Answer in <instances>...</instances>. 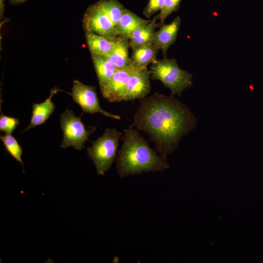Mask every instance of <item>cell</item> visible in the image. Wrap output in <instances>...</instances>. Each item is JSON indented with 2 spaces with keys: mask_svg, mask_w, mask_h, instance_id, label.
<instances>
[{
  "mask_svg": "<svg viewBox=\"0 0 263 263\" xmlns=\"http://www.w3.org/2000/svg\"><path fill=\"white\" fill-rule=\"evenodd\" d=\"M182 0H165L159 14L154 18L159 20L160 27L164 24L165 20L172 13L178 10Z\"/></svg>",
  "mask_w": 263,
  "mask_h": 263,
  "instance_id": "obj_20",
  "label": "cell"
},
{
  "mask_svg": "<svg viewBox=\"0 0 263 263\" xmlns=\"http://www.w3.org/2000/svg\"><path fill=\"white\" fill-rule=\"evenodd\" d=\"M154 17L147 24L138 28L131 35L129 39L130 47L134 45L152 44L155 29L160 26Z\"/></svg>",
  "mask_w": 263,
  "mask_h": 263,
  "instance_id": "obj_17",
  "label": "cell"
},
{
  "mask_svg": "<svg viewBox=\"0 0 263 263\" xmlns=\"http://www.w3.org/2000/svg\"><path fill=\"white\" fill-rule=\"evenodd\" d=\"M82 22L85 31L92 32L110 38L119 36L115 26L97 1L87 8Z\"/></svg>",
  "mask_w": 263,
  "mask_h": 263,
  "instance_id": "obj_7",
  "label": "cell"
},
{
  "mask_svg": "<svg viewBox=\"0 0 263 263\" xmlns=\"http://www.w3.org/2000/svg\"><path fill=\"white\" fill-rule=\"evenodd\" d=\"M0 139L2 142L6 151L18 162H19L23 168L21 156L22 150L17 139L11 134L1 135Z\"/></svg>",
  "mask_w": 263,
  "mask_h": 263,
  "instance_id": "obj_19",
  "label": "cell"
},
{
  "mask_svg": "<svg viewBox=\"0 0 263 263\" xmlns=\"http://www.w3.org/2000/svg\"><path fill=\"white\" fill-rule=\"evenodd\" d=\"M19 124V119L3 114L0 109V131L6 134H11Z\"/></svg>",
  "mask_w": 263,
  "mask_h": 263,
  "instance_id": "obj_21",
  "label": "cell"
},
{
  "mask_svg": "<svg viewBox=\"0 0 263 263\" xmlns=\"http://www.w3.org/2000/svg\"><path fill=\"white\" fill-rule=\"evenodd\" d=\"M91 57L101 90L108 84L118 68L105 56L92 53Z\"/></svg>",
  "mask_w": 263,
  "mask_h": 263,
  "instance_id": "obj_13",
  "label": "cell"
},
{
  "mask_svg": "<svg viewBox=\"0 0 263 263\" xmlns=\"http://www.w3.org/2000/svg\"><path fill=\"white\" fill-rule=\"evenodd\" d=\"M131 60L138 66L147 67L156 59L158 49L152 44L132 46Z\"/></svg>",
  "mask_w": 263,
  "mask_h": 263,
  "instance_id": "obj_16",
  "label": "cell"
},
{
  "mask_svg": "<svg viewBox=\"0 0 263 263\" xmlns=\"http://www.w3.org/2000/svg\"><path fill=\"white\" fill-rule=\"evenodd\" d=\"M150 73L151 78L160 80L170 90L171 95L180 96L185 89L193 84L192 75L181 69L173 58L156 59L152 63Z\"/></svg>",
  "mask_w": 263,
  "mask_h": 263,
  "instance_id": "obj_3",
  "label": "cell"
},
{
  "mask_svg": "<svg viewBox=\"0 0 263 263\" xmlns=\"http://www.w3.org/2000/svg\"><path fill=\"white\" fill-rule=\"evenodd\" d=\"M11 4L17 5L19 3H23L27 0H8Z\"/></svg>",
  "mask_w": 263,
  "mask_h": 263,
  "instance_id": "obj_23",
  "label": "cell"
},
{
  "mask_svg": "<svg viewBox=\"0 0 263 263\" xmlns=\"http://www.w3.org/2000/svg\"><path fill=\"white\" fill-rule=\"evenodd\" d=\"M69 94L83 112L90 114L100 113L105 116L116 120L121 118L119 115L110 113L101 107L94 86L84 84L75 79L73 81L72 92Z\"/></svg>",
  "mask_w": 263,
  "mask_h": 263,
  "instance_id": "obj_6",
  "label": "cell"
},
{
  "mask_svg": "<svg viewBox=\"0 0 263 263\" xmlns=\"http://www.w3.org/2000/svg\"><path fill=\"white\" fill-rule=\"evenodd\" d=\"M130 47L128 39L117 37L112 51L106 56L117 68L127 67L132 63L129 56Z\"/></svg>",
  "mask_w": 263,
  "mask_h": 263,
  "instance_id": "obj_14",
  "label": "cell"
},
{
  "mask_svg": "<svg viewBox=\"0 0 263 263\" xmlns=\"http://www.w3.org/2000/svg\"><path fill=\"white\" fill-rule=\"evenodd\" d=\"M150 77V71L147 67H139L134 64L124 101L146 97L151 90Z\"/></svg>",
  "mask_w": 263,
  "mask_h": 263,
  "instance_id": "obj_9",
  "label": "cell"
},
{
  "mask_svg": "<svg viewBox=\"0 0 263 263\" xmlns=\"http://www.w3.org/2000/svg\"><path fill=\"white\" fill-rule=\"evenodd\" d=\"M165 0H149L146 6L143 10V15L147 18H150L155 13L161 9Z\"/></svg>",
  "mask_w": 263,
  "mask_h": 263,
  "instance_id": "obj_22",
  "label": "cell"
},
{
  "mask_svg": "<svg viewBox=\"0 0 263 263\" xmlns=\"http://www.w3.org/2000/svg\"><path fill=\"white\" fill-rule=\"evenodd\" d=\"M64 91L57 88H53L50 91L49 96L43 102L34 103L30 123L22 132H25L44 123L53 113L55 106L52 101L53 96L58 92Z\"/></svg>",
  "mask_w": 263,
  "mask_h": 263,
  "instance_id": "obj_11",
  "label": "cell"
},
{
  "mask_svg": "<svg viewBox=\"0 0 263 263\" xmlns=\"http://www.w3.org/2000/svg\"><path fill=\"white\" fill-rule=\"evenodd\" d=\"M85 38L91 54L105 56L112 51L115 40L90 31H85Z\"/></svg>",
  "mask_w": 263,
  "mask_h": 263,
  "instance_id": "obj_15",
  "label": "cell"
},
{
  "mask_svg": "<svg viewBox=\"0 0 263 263\" xmlns=\"http://www.w3.org/2000/svg\"><path fill=\"white\" fill-rule=\"evenodd\" d=\"M122 139L123 143L116 159L121 177L169 169L166 156L157 155L133 125L124 130Z\"/></svg>",
  "mask_w": 263,
  "mask_h": 263,
  "instance_id": "obj_2",
  "label": "cell"
},
{
  "mask_svg": "<svg viewBox=\"0 0 263 263\" xmlns=\"http://www.w3.org/2000/svg\"><path fill=\"white\" fill-rule=\"evenodd\" d=\"M122 136L123 133L115 129L107 128L101 136L92 142V146L87 148L88 156L93 161L98 175H104L111 168Z\"/></svg>",
  "mask_w": 263,
  "mask_h": 263,
  "instance_id": "obj_4",
  "label": "cell"
},
{
  "mask_svg": "<svg viewBox=\"0 0 263 263\" xmlns=\"http://www.w3.org/2000/svg\"><path fill=\"white\" fill-rule=\"evenodd\" d=\"M150 19H143L134 13L125 8L119 22L115 25L118 37L129 40L132 32L150 22Z\"/></svg>",
  "mask_w": 263,
  "mask_h": 263,
  "instance_id": "obj_12",
  "label": "cell"
},
{
  "mask_svg": "<svg viewBox=\"0 0 263 263\" xmlns=\"http://www.w3.org/2000/svg\"><path fill=\"white\" fill-rule=\"evenodd\" d=\"M60 128L63 139L60 147L66 149L69 147L81 150L85 147V142L90 134L95 131V127L90 130L86 129L81 117L75 115L72 110L66 109L60 116Z\"/></svg>",
  "mask_w": 263,
  "mask_h": 263,
  "instance_id": "obj_5",
  "label": "cell"
},
{
  "mask_svg": "<svg viewBox=\"0 0 263 263\" xmlns=\"http://www.w3.org/2000/svg\"><path fill=\"white\" fill-rule=\"evenodd\" d=\"M181 23V19L177 16L170 23L163 24L154 32L152 44L158 50H161L164 57H166L169 48L176 40Z\"/></svg>",
  "mask_w": 263,
  "mask_h": 263,
  "instance_id": "obj_10",
  "label": "cell"
},
{
  "mask_svg": "<svg viewBox=\"0 0 263 263\" xmlns=\"http://www.w3.org/2000/svg\"><path fill=\"white\" fill-rule=\"evenodd\" d=\"M196 121L187 105L173 95L157 93L140 99L132 125L148 134L161 155L167 156L195 128Z\"/></svg>",
  "mask_w": 263,
  "mask_h": 263,
  "instance_id": "obj_1",
  "label": "cell"
},
{
  "mask_svg": "<svg viewBox=\"0 0 263 263\" xmlns=\"http://www.w3.org/2000/svg\"><path fill=\"white\" fill-rule=\"evenodd\" d=\"M134 64L118 68L108 84L100 90L102 96L110 102L124 101L128 84Z\"/></svg>",
  "mask_w": 263,
  "mask_h": 263,
  "instance_id": "obj_8",
  "label": "cell"
},
{
  "mask_svg": "<svg viewBox=\"0 0 263 263\" xmlns=\"http://www.w3.org/2000/svg\"><path fill=\"white\" fill-rule=\"evenodd\" d=\"M97 2L115 27L125 8L117 0H100Z\"/></svg>",
  "mask_w": 263,
  "mask_h": 263,
  "instance_id": "obj_18",
  "label": "cell"
}]
</instances>
